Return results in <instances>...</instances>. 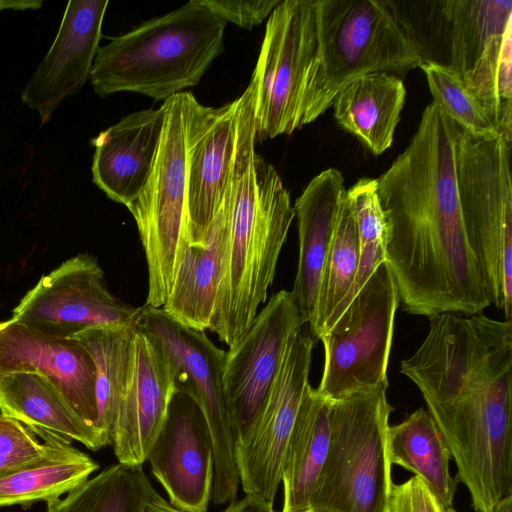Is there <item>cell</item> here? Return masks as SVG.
Listing matches in <instances>:
<instances>
[{
  "label": "cell",
  "mask_w": 512,
  "mask_h": 512,
  "mask_svg": "<svg viewBox=\"0 0 512 512\" xmlns=\"http://www.w3.org/2000/svg\"><path fill=\"white\" fill-rule=\"evenodd\" d=\"M354 209L359 235V265L349 294L335 310L324 331L334 324L385 259V222L377 195L376 179L361 178L347 190ZM320 338V337H319Z\"/></svg>",
  "instance_id": "obj_33"
},
{
  "label": "cell",
  "mask_w": 512,
  "mask_h": 512,
  "mask_svg": "<svg viewBox=\"0 0 512 512\" xmlns=\"http://www.w3.org/2000/svg\"><path fill=\"white\" fill-rule=\"evenodd\" d=\"M493 512H512V494L500 500L495 505Z\"/></svg>",
  "instance_id": "obj_41"
},
{
  "label": "cell",
  "mask_w": 512,
  "mask_h": 512,
  "mask_svg": "<svg viewBox=\"0 0 512 512\" xmlns=\"http://www.w3.org/2000/svg\"><path fill=\"white\" fill-rule=\"evenodd\" d=\"M18 372L49 380L76 414L97 430L95 366L77 340L49 336L12 319L1 322L0 375Z\"/></svg>",
  "instance_id": "obj_18"
},
{
  "label": "cell",
  "mask_w": 512,
  "mask_h": 512,
  "mask_svg": "<svg viewBox=\"0 0 512 512\" xmlns=\"http://www.w3.org/2000/svg\"><path fill=\"white\" fill-rule=\"evenodd\" d=\"M234 512H275L273 504L254 496L246 495L243 499L233 502Z\"/></svg>",
  "instance_id": "obj_38"
},
{
  "label": "cell",
  "mask_w": 512,
  "mask_h": 512,
  "mask_svg": "<svg viewBox=\"0 0 512 512\" xmlns=\"http://www.w3.org/2000/svg\"><path fill=\"white\" fill-rule=\"evenodd\" d=\"M237 99L204 106L192 94L188 115L187 230L200 245L225 195L237 142Z\"/></svg>",
  "instance_id": "obj_16"
},
{
  "label": "cell",
  "mask_w": 512,
  "mask_h": 512,
  "mask_svg": "<svg viewBox=\"0 0 512 512\" xmlns=\"http://www.w3.org/2000/svg\"><path fill=\"white\" fill-rule=\"evenodd\" d=\"M405 97L406 89L398 76L363 75L336 95L334 118L374 155H380L392 145Z\"/></svg>",
  "instance_id": "obj_24"
},
{
  "label": "cell",
  "mask_w": 512,
  "mask_h": 512,
  "mask_svg": "<svg viewBox=\"0 0 512 512\" xmlns=\"http://www.w3.org/2000/svg\"><path fill=\"white\" fill-rule=\"evenodd\" d=\"M400 372L421 392L472 507L492 512L512 494V321L432 316Z\"/></svg>",
  "instance_id": "obj_2"
},
{
  "label": "cell",
  "mask_w": 512,
  "mask_h": 512,
  "mask_svg": "<svg viewBox=\"0 0 512 512\" xmlns=\"http://www.w3.org/2000/svg\"><path fill=\"white\" fill-rule=\"evenodd\" d=\"M331 403L310 385L305 390L282 464L281 512L310 510L329 450Z\"/></svg>",
  "instance_id": "obj_23"
},
{
  "label": "cell",
  "mask_w": 512,
  "mask_h": 512,
  "mask_svg": "<svg viewBox=\"0 0 512 512\" xmlns=\"http://www.w3.org/2000/svg\"><path fill=\"white\" fill-rule=\"evenodd\" d=\"M42 1H0V11L3 9H37Z\"/></svg>",
  "instance_id": "obj_40"
},
{
  "label": "cell",
  "mask_w": 512,
  "mask_h": 512,
  "mask_svg": "<svg viewBox=\"0 0 512 512\" xmlns=\"http://www.w3.org/2000/svg\"><path fill=\"white\" fill-rule=\"evenodd\" d=\"M157 494L143 465L118 462L69 491L63 499L47 501L46 512H144Z\"/></svg>",
  "instance_id": "obj_30"
},
{
  "label": "cell",
  "mask_w": 512,
  "mask_h": 512,
  "mask_svg": "<svg viewBox=\"0 0 512 512\" xmlns=\"http://www.w3.org/2000/svg\"><path fill=\"white\" fill-rule=\"evenodd\" d=\"M302 326L290 339L264 410L249 437L235 450L246 495L273 504L296 416L309 384L315 338Z\"/></svg>",
  "instance_id": "obj_14"
},
{
  "label": "cell",
  "mask_w": 512,
  "mask_h": 512,
  "mask_svg": "<svg viewBox=\"0 0 512 512\" xmlns=\"http://www.w3.org/2000/svg\"><path fill=\"white\" fill-rule=\"evenodd\" d=\"M165 107L136 111L93 140V182L113 201L128 207L144 188L157 155Z\"/></svg>",
  "instance_id": "obj_20"
},
{
  "label": "cell",
  "mask_w": 512,
  "mask_h": 512,
  "mask_svg": "<svg viewBox=\"0 0 512 512\" xmlns=\"http://www.w3.org/2000/svg\"><path fill=\"white\" fill-rule=\"evenodd\" d=\"M419 67L426 75L433 103L458 127L477 136L500 135L458 73L430 61Z\"/></svg>",
  "instance_id": "obj_34"
},
{
  "label": "cell",
  "mask_w": 512,
  "mask_h": 512,
  "mask_svg": "<svg viewBox=\"0 0 512 512\" xmlns=\"http://www.w3.org/2000/svg\"><path fill=\"white\" fill-rule=\"evenodd\" d=\"M435 16L433 39H438L444 66L461 78L472 68L489 39L512 23L511 0L430 1Z\"/></svg>",
  "instance_id": "obj_26"
},
{
  "label": "cell",
  "mask_w": 512,
  "mask_h": 512,
  "mask_svg": "<svg viewBox=\"0 0 512 512\" xmlns=\"http://www.w3.org/2000/svg\"><path fill=\"white\" fill-rule=\"evenodd\" d=\"M51 434L32 430L0 414V473L46 453L50 447Z\"/></svg>",
  "instance_id": "obj_35"
},
{
  "label": "cell",
  "mask_w": 512,
  "mask_h": 512,
  "mask_svg": "<svg viewBox=\"0 0 512 512\" xmlns=\"http://www.w3.org/2000/svg\"><path fill=\"white\" fill-rule=\"evenodd\" d=\"M386 512H442L438 500L418 477L393 483Z\"/></svg>",
  "instance_id": "obj_37"
},
{
  "label": "cell",
  "mask_w": 512,
  "mask_h": 512,
  "mask_svg": "<svg viewBox=\"0 0 512 512\" xmlns=\"http://www.w3.org/2000/svg\"><path fill=\"white\" fill-rule=\"evenodd\" d=\"M387 387L332 401L329 450L310 510L386 512L394 483L387 451L392 411Z\"/></svg>",
  "instance_id": "obj_6"
},
{
  "label": "cell",
  "mask_w": 512,
  "mask_h": 512,
  "mask_svg": "<svg viewBox=\"0 0 512 512\" xmlns=\"http://www.w3.org/2000/svg\"><path fill=\"white\" fill-rule=\"evenodd\" d=\"M214 15L244 29H252L270 16L281 0H200Z\"/></svg>",
  "instance_id": "obj_36"
},
{
  "label": "cell",
  "mask_w": 512,
  "mask_h": 512,
  "mask_svg": "<svg viewBox=\"0 0 512 512\" xmlns=\"http://www.w3.org/2000/svg\"><path fill=\"white\" fill-rule=\"evenodd\" d=\"M136 326L163 349L173 369L175 391L192 398L207 421L215 455L213 503L234 502L240 480L222 382L225 351L205 331L183 325L163 308L141 306Z\"/></svg>",
  "instance_id": "obj_9"
},
{
  "label": "cell",
  "mask_w": 512,
  "mask_h": 512,
  "mask_svg": "<svg viewBox=\"0 0 512 512\" xmlns=\"http://www.w3.org/2000/svg\"><path fill=\"white\" fill-rule=\"evenodd\" d=\"M229 211L226 188L203 242L186 248L162 307L172 318L198 331L209 330L214 314L228 246Z\"/></svg>",
  "instance_id": "obj_22"
},
{
  "label": "cell",
  "mask_w": 512,
  "mask_h": 512,
  "mask_svg": "<svg viewBox=\"0 0 512 512\" xmlns=\"http://www.w3.org/2000/svg\"><path fill=\"white\" fill-rule=\"evenodd\" d=\"M99 468L70 440L51 434L50 447L43 455L0 473V507L27 508L37 501H49L84 483Z\"/></svg>",
  "instance_id": "obj_27"
},
{
  "label": "cell",
  "mask_w": 512,
  "mask_h": 512,
  "mask_svg": "<svg viewBox=\"0 0 512 512\" xmlns=\"http://www.w3.org/2000/svg\"><path fill=\"white\" fill-rule=\"evenodd\" d=\"M346 192L342 173L328 168L308 183L293 206L298 221L299 257L291 292L309 329L315 321L323 268Z\"/></svg>",
  "instance_id": "obj_21"
},
{
  "label": "cell",
  "mask_w": 512,
  "mask_h": 512,
  "mask_svg": "<svg viewBox=\"0 0 512 512\" xmlns=\"http://www.w3.org/2000/svg\"><path fill=\"white\" fill-rule=\"evenodd\" d=\"M318 47L302 104L301 127L315 121L355 79L406 73L422 53L389 1L316 0Z\"/></svg>",
  "instance_id": "obj_5"
},
{
  "label": "cell",
  "mask_w": 512,
  "mask_h": 512,
  "mask_svg": "<svg viewBox=\"0 0 512 512\" xmlns=\"http://www.w3.org/2000/svg\"><path fill=\"white\" fill-rule=\"evenodd\" d=\"M225 24L200 0H191L110 38L93 61L94 92H135L165 101L196 86L223 51Z\"/></svg>",
  "instance_id": "obj_4"
},
{
  "label": "cell",
  "mask_w": 512,
  "mask_h": 512,
  "mask_svg": "<svg viewBox=\"0 0 512 512\" xmlns=\"http://www.w3.org/2000/svg\"><path fill=\"white\" fill-rule=\"evenodd\" d=\"M387 451L391 465L418 476L442 508L452 507L458 479L450 471L451 455L430 413L419 408L389 426Z\"/></svg>",
  "instance_id": "obj_28"
},
{
  "label": "cell",
  "mask_w": 512,
  "mask_h": 512,
  "mask_svg": "<svg viewBox=\"0 0 512 512\" xmlns=\"http://www.w3.org/2000/svg\"><path fill=\"white\" fill-rule=\"evenodd\" d=\"M306 512H318V511H314V510H308V511H306Z\"/></svg>",
  "instance_id": "obj_43"
},
{
  "label": "cell",
  "mask_w": 512,
  "mask_h": 512,
  "mask_svg": "<svg viewBox=\"0 0 512 512\" xmlns=\"http://www.w3.org/2000/svg\"><path fill=\"white\" fill-rule=\"evenodd\" d=\"M305 323L291 291L280 290L225 352L222 382L235 450L258 422L292 336Z\"/></svg>",
  "instance_id": "obj_12"
},
{
  "label": "cell",
  "mask_w": 512,
  "mask_h": 512,
  "mask_svg": "<svg viewBox=\"0 0 512 512\" xmlns=\"http://www.w3.org/2000/svg\"><path fill=\"white\" fill-rule=\"evenodd\" d=\"M191 92L164 101L165 118L152 171L127 207L139 232L148 270L146 305L162 308L189 246L187 230L188 115Z\"/></svg>",
  "instance_id": "obj_8"
},
{
  "label": "cell",
  "mask_w": 512,
  "mask_h": 512,
  "mask_svg": "<svg viewBox=\"0 0 512 512\" xmlns=\"http://www.w3.org/2000/svg\"><path fill=\"white\" fill-rule=\"evenodd\" d=\"M144 512H182L174 507L165 500L159 493L152 499V501L146 506ZM222 512H234L233 502Z\"/></svg>",
  "instance_id": "obj_39"
},
{
  "label": "cell",
  "mask_w": 512,
  "mask_h": 512,
  "mask_svg": "<svg viewBox=\"0 0 512 512\" xmlns=\"http://www.w3.org/2000/svg\"><path fill=\"white\" fill-rule=\"evenodd\" d=\"M109 1H69L46 56L26 83L21 99L36 110L41 124L68 96L78 93L88 78L99 49Z\"/></svg>",
  "instance_id": "obj_19"
},
{
  "label": "cell",
  "mask_w": 512,
  "mask_h": 512,
  "mask_svg": "<svg viewBox=\"0 0 512 512\" xmlns=\"http://www.w3.org/2000/svg\"><path fill=\"white\" fill-rule=\"evenodd\" d=\"M511 144L459 127L456 178L461 216L491 304L512 321Z\"/></svg>",
  "instance_id": "obj_7"
},
{
  "label": "cell",
  "mask_w": 512,
  "mask_h": 512,
  "mask_svg": "<svg viewBox=\"0 0 512 512\" xmlns=\"http://www.w3.org/2000/svg\"><path fill=\"white\" fill-rule=\"evenodd\" d=\"M237 99L236 153L227 185L228 246L209 328L229 348L246 333L266 301L295 217L278 172L255 153L252 96L244 92Z\"/></svg>",
  "instance_id": "obj_3"
},
{
  "label": "cell",
  "mask_w": 512,
  "mask_h": 512,
  "mask_svg": "<svg viewBox=\"0 0 512 512\" xmlns=\"http://www.w3.org/2000/svg\"><path fill=\"white\" fill-rule=\"evenodd\" d=\"M398 290L386 262L371 275L334 324L319 338L324 367L316 391L335 401L388 385Z\"/></svg>",
  "instance_id": "obj_11"
},
{
  "label": "cell",
  "mask_w": 512,
  "mask_h": 512,
  "mask_svg": "<svg viewBox=\"0 0 512 512\" xmlns=\"http://www.w3.org/2000/svg\"><path fill=\"white\" fill-rule=\"evenodd\" d=\"M135 325L96 327L72 337L89 352L95 366L96 428L105 446L111 445L119 402L128 381Z\"/></svg>",
  "instance_id": "obj_29"
},
{
  "label": "cell",
  "mask_w": 512,
  "mask_h": 512,
  "mask_svg": "<svg viewBox=\"0 0 512 512\" xmlns=\"http://www.w3.org/2000/svg\"><path fill=\"white\" fill-rule=\"evenodd\" d=\"M503 138L512 142V23L493 35L462 77Z\"/></svg>",
  "instance_id": "obj_31"
},
{
  "label": "cell",
  "mask_w": 512,
  "mask_h": 512,
  "mask_svg": "<svg viewBox=\"0 0 512 512\" xmlns=\"http://www.w3.org/2000/svg\"><path fill=\"white\" fill-rule=\"evenodd\" d=\"M459 127L432 102L408 146L378 178L385 259L412 315H474L491 305L468 243L458 197Z\"/></svg>",
  "instance_id": "obj_1"
},
{
  "label": "cell",
  "mask_w": 512,
  "mask_h": 512,
  "mask_svg": "<svg viewBox=\"0 0 512 512\" xmlns=\"http://www.w3.org/2000/svg\"><path fill=\"white\" fill-rule=\"evenodd\" d=\"M174 392V373L167 355L136 326L130 373L112 430L111 445L119 463L144 464Z\"/></svg>",
  "instance_id": "obj_17"
},
{
  "label": "cell",
  "mask_w": 512,
  "mask_h": 512,
  "mask_svg": "<svg viewBox=\"0 0 512 512\" xmlns=\"http://www.w3.org/2000/svg\"><path fill=\"white\" fill-rule=\"evenodd\" d=\"M146 461L172 507L207 512L214 482V445L207 421L192 398L174 392Z\"/></svg>",
  "instance_id": "obj_15"
},
{
  "label": "cell",
  "mask_w": 512,
  "mask_h": 512,
  "mask_svg": "<svg viewBox=\"0 0 512 512\" xmlns=\"http://www.w3.org/2000/svg\"><path fill=\"white\" fill-rule=\"evenodd\" d=\"M442 512H457V511L452 506V507L442 508Z\"/></svg>",
  "instance_id": "obj_42"
},
{
  "label": "cell",
  "mask_w": 512,
  "mask_h": 512,
  "mask_svg": "<svg viewBox=\"0 0 512 512\" xmlns=\"http://www.w3.org/2000/svg\"><path fill=\"white\" fill-rule=\"evenodd\" d=\"M317 47L316 0H281L268 17L249 83L256 141L301 128L303 98Z\"/></svg>",
  "instance_id": "obj_10"
},
{
  "label": "cell",
  "mask_w": 512,
  "mask_h": 512,
  "mask_svg": "<svg viewBox=\"0 0 512 512\" xmlns=\"http://www.w3.org/2000/svg\"><path fill=\"white\" fill-rule=\"evenodd\" d=\"M358 265V228L354 209L346 192L339 207L323 268L315 321L309 329L314 338L319 339L327 322L349 294Z\"/></svg>",
  "instance_id": "obj_32"
},
{
  "label": "cell",
  "mask_w": 512,
  "mask_h": 512,
  "mask_svg": "<svg viewBox=\"0 0 512 512\" xmlns=\"http://www.w3.org/2000/svg\"><path fill=\"white\" fill-rule=\"evenodd\" d=\"M140 309L114 296L96 258L81 253L43 276L14 308L11 319L68 339L91 328L135 325Z\"/></svg>",
  "instance_id": "obj_13"
},
{
  "label": "cell",
  "mask_w": 512,
  "mask_h": 512,
  "mask_svg": "<svg viewBox=\"0 0 512 512\" xmlns=\"http://www.w3.org/2000/svg\"><path fill=\"white\" fill-rule=\"evenodd\" d=\"M0 411L32 430L82 443L92 451L105 447L97 430L85 423L46 378L35 373L0 375Z\"/></svg>",
  "instance_id": "obj_25"
}]
</instances>
